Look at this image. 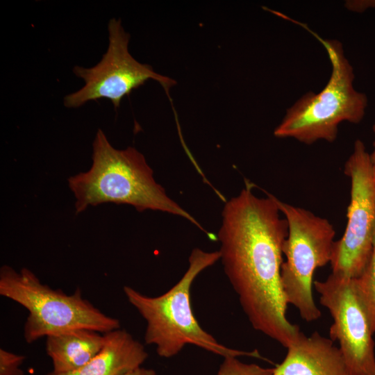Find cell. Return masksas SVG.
<instances>
[{
  "label": "cell",
  "instance_id": "obj_1",
  "mask_svg": "<svg viewBox=\"0 0 375 375\" xmlns=\"http://www.w3.org/2000/svg\"><path fill=\"white\" fill-rule=\"evenodd\" d=\"M251 190L247 182L224 205L220 259L252 327L287 348L301 331L287 319L281 281L288 226L274 196L260 198Z\"/></svg>",
  "mask_w": 375,
  "mask_h": 375
},
{
  "label": "cell",
  "instance_id": "obj_2",
  "mask_svg": "<svg viewBox=\"0 0 375 375\" xmlns=\"http://www.w3.org/2000/svg\"><path fill=\"white\" fill-rule=\"evenodd\" d=\"M90 169L69 178L76 213L105 203L127 204L140 212L162 211L185 218L210 238L198 221L167 196L153 177L144 156L134 147L114 148L98 129L92 143Z\"/></svg>",
  "mask_w": 375,
  "mask_h": 375
},
{
  "label": "cell",
  "instance_id": "obj_3",
  "mask_svg": "<svg viewBox=\"0 0 375 375\" xmlns=\"http://www.w3.org/2000/svg\"><path fill=\"white\" fill-rule=\"evenodd\" d=\"M219 259V251L192 249L188 269L183 276L167 292L158 297H149L132 287H124L127 300L146 321V344L155 345L159 356L172 358L185 345L192 344L224 358H262L257 350L241 351L220 344L201 328L193 314L190 297L191 285L202 271Z\"/></svg>",
  "mask_w": 375,
  "mask_h": 375
},
{
  "label": "cell",
  "instance_id": "obj_4",
  "mask_svg": "<svg viewBox=\"0 0 375 375\" xmlns=\"http://www.w3.org/2000/svg\"><path fill=\"white\" fill-rule=\"evenodd\" d=\"M285 19L303 27L322 44L331 62V74L322 90L306 92L287 109L274 135L308 145L319 140L333 142L341 123L358 124L363 119L367 97L355 88L353 68L339 40L324 39L301 22L289 17Z\"/></svg>",
  "mask_w": 375,
  "mask_h": 375
},
{
  "label": "cell",
  "instance_id": "obj_5",
  "mask_svg": "<svg viewBox=\"0 0 375 375\" xmlns=\"http://www.w3.org/2000/svg\"><path fill=\"white\" fill-rule=\"evenodd\" d=\"M0 295L28 310L24 338L29 344L73 329L85 328L104 334L120 328L119 320L85 299L80 288L72 294L52 289L26 268L17 271L8 265L1 267Z\"/></svg>",
  "mask_w": 375,
  "mask_h": 375
},
{
  "label": "cell",
  "instance_id": "obj_6",
  "mask_svg": "<svg viewBox=\"0 0 375 375\" xmlns=\"http://www.w3.org/2000/svg\"><path fill=\"white\" fill-rule=\"evenodd\" d=\"M275 201L288 226L281 269L284 296L303 320L312 322L322 315L312 295L313 275L317 268L330 263L335 231L325 218L276 197Z\"/></svg>",
  "mask_w": 375,
  "mask_h": 375
},
{
  "label": "cell",
  "instance_id": "obj_7",
  "mask_svg": "<svg viewBox=\"0 0 375 375\" xmlns=\"http://www.w3.org/2000/svg\"><path fill=\"white\" fill-rule=\"evenodd\" d=\"M344 172L351 181L347 223L342 238L334 242L330 264L332 274L356 278L375 246V163L362 140L354 142Z\"/></svg>",
  "mask_w": 375,
  "mask_h": 375
},
{
  "label": "cell",
  "instance_id": "obj_8",
  "mask_svg": "<svg viewBox=\"0 0 375 375\" xmlns=\"http://www.w3.org/2000/svg\"><path fill=\"white\" fill-rule=\"evenodd\" d=\"M108 32V48L101 60L92 67H74V74L83 80L84 85L64 97L66 108H78L90 101L106 99L117 109L126 96L149 79L158 82L167 93L176 84L174 80L156 73L131 56L128 47L130 35L120 19H110Z\"/></svg>",
  "mask_w": 375,
  "mask_h": 375
},
{
  "label": "cell",
  "instance_id": "obj_9",
  "mask_svg": "<svg viewBox=\"0 0 375 375\" xmlns=\"http://www.w3.org/2000/svg\"><path fill=\"white\" fill-rule=\"evenodd\" d=\"M313 286L333 319L330 338L338 342L349 375H375V332L355 279L331 273Z\"/></svg>",
  "mask_w": 375,
  "mask_h": 375
},
{
  "label": "cell",
  "instance_id": "obj_10",
  "mask_svg": "<svg viewBox=\"0 0 375 375\" xmlns=\"http://www.w3.org/2000/svg\"><path fill=\"white\" fill-rule=\"evenodd\" d=\"M287 349L272 375H349L340 349L317 331L310 336L300 331Z\"/></svg>",
  "mask_w": 375,
  "mask_h": 375
},
{
  "label": "cell",
  "instance_id": "obj_11",
  "mask_svg": "<svg viewBox=\"0 0 375 375\" xmlns=\"http://www.w3.org/2000/svg\"><path fill=\"white\" fill-rule=\"evenodd\" d=\"M104 344L88 363L77 370L46 375H124L142 366L148 357L142 344L128 332L116 329L104 333Z\"/></svg>",
  "mask_w": 375,
  "mask_h": 375
},
{
  "label": "cell",
  "instance_id": "obj_12",
  "mask_svg": "<svg viewBox=\"0 0 375 375\" xmlns=\"http://www.w3.org/2000/svg\"><path fill=\"white\" fill-rule=\"evenodd\" d=\"M104 334L78 328L46 337L45 349L51 358L53 373L63 374L78 369L102 348Z\"/></svg>",
  "mask_w": 375,
  "mask_h": 375
},
{
  "label": "cell",
  "instance_id": "obj_13",
  "mask_svg": "<svg viewBox=\"0 0 375 375\" xmlns=\"http://www.w3.org/2000/svg\"><path fill=\"white\" fill-rule=\"evenodd\" d=\"M354 279L375 332V246L366 269L359 277Z\"/></svg>",
  "mask_w": 375,
  "mask_h": 375
},
{
  "label": "cell",
  "instance_id": "obj_14",
  "mask_svg": "<svg viewBox=\"0 0 375 375\" xmlns=\"http://www.w3.org/2000/svg\"><path fill=\"white\" fill-rule=\"evenodd\" d=\"M273 368L262 367L254 363H244L238 357L224 358L217 375H272Z\"/></svg>",
  "mask_w": 375,
  "mask_h": 375
},
{
  "label": "cell",
  "instance_id": "obj_15",
  "mask_svg": "<svg viewBox=\"0 0 375 375\" xmlns=\"http://www.w3.org/2000/svg\"><path fill=\"white\" fill-rule=\"evenodd\" d=\"M26 357L4 349H0V375H24L20 368Z\"/></svg>",
  "mask_w": 375,
  "mask_h": 375
},
{
  "label": "cell",
  "instance_id": "obj_16",
  "mask_svg": "<svg viewBox=\"0 0 375 375\" xmlns=\"http://www.w3.org/2000/svg\"><path fill=\"white\" fill-rule=\"evenodd\" d=\"M344 6L351 11L361 13L375 8V0H350L347 1Z\"/></svg>",
  "mask_w": 375,
  "mask_h": 375
},
{
  "label": "cell",
  "instance_id": "obj_17",
  "mask_svg": "<svg viewBox=\"0 0 375 375\" xmlns=\"http://www.w3.org/2000/svg\"><path fill=\"white\" fill-rule=\"evenodd\" d=\"M124 375H156V373L151 369H147L140 366L128 372Z\"/></svg>",
  "mask_w": 375,
  "mask_h": 375
},
{
  "label": "cell",
  "instance_id": "obj_18",
  "mask_svg": "<svg viewBox=\"0 0 375 375\" xmlns=\"http://www.w3.org/2000/svg\"><path fill=\"white\" fill-rule=\"evenodd\" d=\"M372 131H373V133H374V139L373 144H372L373 150H372V153H371L372 160L375 163V122H374V124H373V126H372Z\"/></svg>",
  "mask_w": 375,
  "mask_h": 375
}]
</instances>
